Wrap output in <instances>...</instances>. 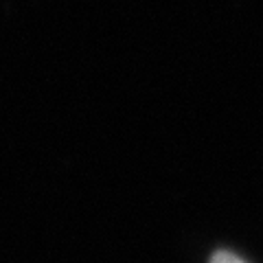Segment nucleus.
<instances>
[{
    "mask_svg": "<svg viewBox=\"0 0 263 263\" xmlns=\"http://www.w3.org/2000/svg\"><path fill=\"white\" fill-rule=\"evenodd\" d=\"M211 263H243L239 257H235L233 252H215L213 254V259H211Z\"/></svg>",
    "mask_w": 263,
    "mask_h": 263,
    "instance_id": "1",
    "label": "nucleus"
}]
</instances>
